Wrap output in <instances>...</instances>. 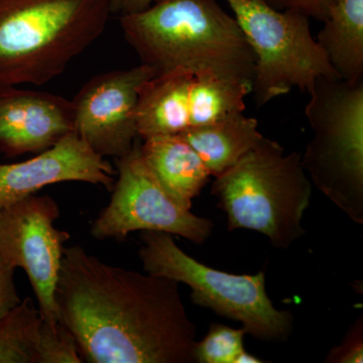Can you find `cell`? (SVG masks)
I'll use <instances>...</instances> for the list:
<instances>
[{
  "label": "cell",
  "mask_w": 363,
  "mask_h": 363,
  "mask_svg": "<svg viewBox=\"0 0 363 363\" xmlns=\"http://www.w3.org/2000/svg\"><path fill=\"white\" fill-rule=\"evenodd\" d=\"M178 135L196 150L214 178L233 167L264 138L257 119L243 112L218 123L188 128Z\"/></svg>",
  "instance_id": "obj_15"
},
{
  "label": "cell",
  "mask_w": 363,
  "mask_h": 363,
  "mask_svg": "<svg viewBox=\"0 0 363 363\" xmlns=\"http://www.w3.org/2000/svg\"><path fill=\"white\" fill-rule=\"evenodd\" d=\"M180 284L113 267L65 247L55 291L58 319L83 362L193 363L197 327Z\"/></svg>",
  "instance_id": "obj_1"
},
{
  "label": "cell",
  "mask_w": 363,
  "mask_h": 363,
  "mask_svg": "<svg viewBox=\"0 0 363 363\" xmlns=\"http://www.w3.org/2000/svg\"><path fill=\"white\" fill-rule=\"evenodd\" d=\"M250 93V83L227 80L209 71L194 73L189 99L191 128L218 123L242 113L245 98Z\"/></svg>",
  "instance_id": "obj_17"
},
{
  "label": "cell",
  "mask_w": 363,
  "mask_h": 363,
  "mask_svg": "<svg viewBox=\"0 0 363 363\" xmlns=\"http://www.w3.org/2000/svg\"><path fill=\"white\" fill-rule=\"evenodd\" d=\"M40 323L39 309L30 298L0 318V363H37Z\"/></svg>",
  "instance_id": "obj_18"
},
{
  "label": "cell",
  "mask_w": 363,
  "mask_h": 363,
  "mask_svg": "<svg viewBox=\"0 0 363 363\" xmlns=\"http://www.w3.org/2000/svg\"><path fill=\"white\" fill-rule=\"evenodd\" d=\"M119 21L142 64L156 75L209 71L252 85L255 54L238 21L216 0H154Z\"/></svg>",
  "instance_id": "obj_2"
},
{
  "label": "cell",
  "mask_w": 363,
  "mask_h": 363,
  "mask_svg": "<svg viewBox=\"0 0 363 363\" xmlns=\"http://www.w3.org/2000/svg\"><path fill=\"white\" fill-rule=\"evenodd\" d=\"M245 329H235L227 325L213 323L202 340L197 341L194 357L197 363H235L245 351Z\"/></svg>",
  "instance_id": "obj_19"
},
{
  "label": "cell",
  "mask_w": 363,
  "mask_h": 363,
  "mask_svg": "<svg viewBox=\"0 0 363 363\" xmlns=\"http://www.w3.org/2000/svg\"><path fill=\"white\" fill-rule=\"evenodd\" d=\"M16 267L0 259V318L21 302L14 284Z\"/></svg>",
  "instance_id": "obj_23"
},
{
  "label": "cell",
  "mask_w": 363,
  "mask_h": 363,
  "mask_svg": "<svg viewBox=\"0 0 363 363\" xmlns=\"http://www.w3.org/2000/svg\"><path fill=\"white\" fill-rule=\"evenodd\" d=\"M111 0H0V86L47 84L104 33Z\"/></svg>",
  "instance_id": "obj_3"
},
{
  "label": "cell",
  "mask_w": 363,
  "mask_h": 363,
  "mask_svg": "<svg viewBox=\"0 0 363 363\" xmlns=\"http://www.w3.org/2000/svg\"><path fill=\"white\" fill-rule=\"evenodd\" d=\"M194 73L175 70L145 81L138 92L136 126L143 140L177 135L191 128L190 89Z\"/></svg>",
  "instance_id": "obj_14"
},
{
  "label": "cell",
  "mask_w": 363,
  "mask_h": 363,
  "mask_svg": "<svg viewBox=\"0 0 363 363\" xmlns=\"http://www.w3.org/2000/svg\"><path fill=\"white\" fill-rule=\"evenodd\" d=\"M85 182L112 190L114 169L72 131L26 161L0 164V210L35 195L45 186Z\"/></svg>",
  "instance_id": "obj_11"
},
{
  "label": "cell",
  "mask_w": 363,
  "mask_h": 363,
  "mask_svg": "<svg viewBox=\"0 0 363 363\" xmlns=\"http://www.w3.org/2000/svg\"><path fill=\"white\" fill-rule=\"evenodd\" d=\"M140 238L138 255L145 272L188 286L194 304L240 322L247 335L271 342L290 337L295 318L272 304L264 271L235 274L208 267L181 250L174 235L161 231H143Z\"/></svg>",
  "instance_id": "obj_6"
},
{
  "label": "cell",
  "mask_w": 363,
  "mask_h": 363,
  "mask_svg": "<svg viewBox=\"0 0 363 363\" xmlns=\"http://www.w3.org/2000/svg\"><path fill=\"white\" fill-rule=\"evenodd\" d=\"M211 193L225 212L229 231H257L281 250L305 235L302 221L311 203L312 182L300 155L286 154L274 140L264 136L233 167L215 177Z\"/></svg>",
  "instance_id": "obj_4"
},
{
  "label": "cell",
  "mask_w": 363,
  "mask_h": 363,
  "mask_svg": "<svg viewBox=\"0 0 363 363\" xmlns=\"http://www.w3.org/2000/svg\"><path fill=\"white\" fill-rule=\"evenodd\" d=\"M316 37L339 78L363 81V0H334Z\"/></svg>",
  "instance_id": "obj_16"
},
{
  "label": "cell",
  "mask_w": 363,
  "mask_h": 363,
  "mask_svg": "<svg viewBox=\"0 0 363 363\" xmlns=\"http://www.w3.org/2000/svg\"><path fill=\"white\" fill-rule=\"evenodd\" d=\"M274 9H290L309 18L324 21L334 0H264Z\"/></svg>",
  "instance_id": "obj_22"
},
{
  "label": "cell",
  "mask_w": 363,
  "mask_h": 363,
  "mask_svg": "<svg viewBox=\"0 0 363 363\" xmlns=\"http://www.w3.org/2000/svg\"><path fill=\"white\" fill-rule=\"evenodd\" d=\"M306 106L313 138L301 156L306 173L355 223L363 224V81L319 77Z\"/></svg>",
  "instance_id": "obj_5"
},
{
  "label": "cell",
  "mask_w": 363,
  "mask_h": 363,
  "mask_svg": "<svg viewBox=\"0 0 363 363\" xmlns=\"http://www.w3.org/2000/svg\"><path fill=\"white\" fill-rule=\"evenodd\" d=\"M118 178L111 202L91 226L98 240H124L135 231H161L203 245L211 235L213 222L182 207L164 190L145 164L140 143L116 159Z\"/></svg>",
  "instance_id": "obj_8"
},
{
  "label": "cell",
  "mask_w": 363,
  "mask_h": 363,
  "mask_svg": "<svg viewBox=\"0 0 363 363\" xmlns=\"http://www.w3.org/2000/svg\"><path fill=\"white\" fill-rule=\"evenodd\" d=\"M156 72L140 64L91 78L72 100L74 131L101 157L125 156L138 142V92Z\"/></svg>",
  "instance_id": "obj_10"
},
{
  "label": "cell",
  "mask_w": 363,
  "mask_h": 363,
  "mask_svg": "<svg viewBox=\"0 0 363 363\" xmlns=\"http://www.w3.org/2000/svg\"><path fill=\"white\" fill-rule=\"evenodd\" d=\"M145 164L164 190L179 205L192 208L211 174L199 155L180 135H157L143 140Z\"/></svg>",
  "instance_id": "obj_13"
},
{
  "label": "cell",
  "mask_w": 363,
  "mask_h": 363,
  "mask_svg": "<svg viewBox=\"0 0 363 363\" xmlns=\"http://www.w3.org/2000/svg\"><path fill=\"white\" fill-rule=\"evenodd\" d=\"M61 211L50 196L32 195L0 210V259L30 279L43 321L58 323L55 291L70 234L55 227Z\"/></svg>",
  "instance_id": "obj_9"
},
{
  "label": "cell",
  "mask_w": 363,
  "mask_h": 363,
  "mask_svg": "<svg viewBox=\"0 0 363 363\" xmlns=\"http://www.w3.org/2000/svg\"><path fill=\"white\" fill-rule=\"evenodd\" d=\"M74 131L73 106L66 98L0 86V152L37 155Z\"/></svg>",
  "instance_id": "obj_12"
},
{
  "label": "cell",
  "mask_w": 363,
  "mask_h": 363,
  "mask_svg": "<svg viewBox=\"0 0 363 363\" xmlns=\"http://www.w3.org/2000/svg\"><path fill=\"white\" fill-rule=\"evenodd\" d=\"M264 360L250 354L247 350L242 351L238 357L236 358L235 363H262Z\"/></svg>",
  "instance_id": "obj_25"
},
{
  "label": "cell",
  "mask_w": 363,
  "mask_h": 363,
  "mask_svg": "<svg viewBox=\"0 0 363 363\" xmlns=\"http://www.w3.org/2000/svg\"><path fill=\"white\" fill-rule=\"evenodd\" d=\"M154 0H111V13L124 14L138 13L147 9Z\"/></svg>",
  "instance_id": "obj_24"
},
{
  "label": "cell",
  "mask_w": 363,
  "mask_h": 363,
  "mask_svg": "<svg viewBox=\"0 0 363 363\" xmlns=\"http://www.w3.org/2000/svg\"><path fill=\"white\" fill-rule=\"evenodd\" d=\"M255 57L253 100L264 106L293 88L312 89L319 77L338 78L313 37L310 18L264 0H226Z\"/></svg>",
  "instance_id": "obj_7"
},
{
  "label": "cell",
  "mask_w": 363,
  "mask_h": 363,
  "mask_svg": "<svg viewBox=\"0 0 363 363\" xmlns=\"http://www.w3.org/2000/svg\"><path fill=\"white\" fill-rule=\"evenodd\" d=\"M363 362V320L358 318L350 327L342 342L334 346L325 359L328 363H362Z\"/></svg>",
  "instance_id": "obj_21"
},
{
  "label": "cell",
  "mask_w": 363,
  "mask_h": 363,
  "mask_svg": "<svg viewBox=\"0 0 363 363\" xmlns=\"http://www.w3.org/2000/svg\"><path fill=\"white\" fill-rule=\"evenodd\" d=\"M77 342L73 334L58 323H40L37 342V363H81Z\"/></svg>",
  "instance_id": "obj_20"
}]
</instances>
